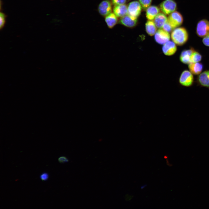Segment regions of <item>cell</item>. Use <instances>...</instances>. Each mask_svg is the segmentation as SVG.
<instances>
[{
  "label": "cell",
  "instance_id": "cell-15",
  "mask_svg": "<svg viewBox=\"0 0 209 209\" xmlns=\"http://www.w3.org/2000/svg\"><path fill=\"white\" fill-rule=\"evenodd\" d=\"M163 13H159L154 19V22L157 28H161L167 21V18Z\"/></svg>",
  "mask_w": 209,
  "mask_h": 209
},
{
  "label": "cell",
  "instance_id": "cell-2",
  "mask_svg": "<svg viewBox=\"0 0 209 209\" xmlns=\"http://www.w3.org/2000/svg\"><path fill=\"white\" fill-rule=\"evenodd\" d=\"M142 9L141 6L138 1H132L127 6V14L133 19H136L140 14Z\"/></svg>",
  "mask_w": 209,
  "mask_h": 209
},
{
  "label": "cell",
  "instance_id": "cell-23",
  "mask_svg": "<svg viewBox=\"0 0 209 209\" xmlns=\"http://www.w3.org/2000/svg\"><path fill=\"white\" fill-rule=\"evenodd\" d=\"M127 0H111L112 3L114 6L124 4Z\"/></svg>",
  "mask_w": 209,
  "mask_h": 209
},
{
  "label": "cell",
  "instance_id": "cell-24",
  "mask_svg": "<svg viewBox=\"0 0 209 209\" xmlns=\"http://www.w3.org/2000/svg\"><path fill=\"white\" fill-rule=\"evenodd\" d=\"M58 161L60 163H64L68 162L69 160L66 157L64 156H60L58 158Z\"/></svg>",
  "mask_w": 209,
  "mask_h": 209
},
{
  "label": "cell",
  "instance_id": "cell-10",
  "mask_svg": "<svg viewBox=\"0 0 209 209\" xmlns=\"http://www.w3.org/2000/svg\"><path fill=\"white\" fill-rule=\"evenodd\" d=\"M194 51L193 48L184 50L182 51L180 56V60L181 61L182 63L186 64H189L191 63L190 57Z\"/></svg>",
  "mask_w": 209,
  "mask_h": 209
},
{
  "label": "cell",
  "instance_id": "cell-21",
  "mask_svg": "<svg viewBox=\"0 0 209 209\" xmlns=\"http://www.w3.org/2000/svg\"><path fill=\"white\" fill-rule=\"evenodd\" d=\"M152 0H138V1L141 6L142 9L145 10L149 7Z\"/></svg>",
  "mask_w": 209,
  "mask_h": 209
},
{
  "label": "cell",
  "instance_id": "cell-16",
  "mask_svg": "<svg viewBox=\"0 0 209 209\" xmlns=\"http://www.w3.org/2000/svg\"><path fill=\"white\" fill-rule=\"evenodd\" d=\"M117 16L114 13L111 12L105 17V21L108 27L113 28L118 21Z\"/></svg>",
  "mask_w": 209,
  "mask_h": 209
},
{
  "label": "cell",
  "instance_id": "cell-7",
  "mask_svg": "<svg viewBox=\"0 0 209 209\" xmlns=\"http://www.w3.org/2000/svg\"><path fill=\"white\" fill-rule=\"evenodd\" d=\"M154 35L156 42L161 45H163L170 41V37L169 33L161 28L157 30Z\"/></svg>",
  "mask_w": 209,
  "mask_h": 209
},
{
  "label": "cell",
  "instance_id": "cell-19",
  "mask_svg": "<svg viewBox=\"0 0 209 209\" xmlns=\"http://www.w3.org/2000/svg\"><path fill=\"white\" fill-rule=\"evenodd\" d=\"M202 59V56L198 52L194 51L190 57L191 63H196L199 62L201 61Z\"/></svg>",
  "mask_w": 209,
  "mask_h": 209
},
{
  "label": "cell",
  "instance_id": "cell-8",
  "mask_svg": "<svg viewBox=\"0 0 209 209\" xmlns=\"http://www.w3.org/2000/svg\"><path fill=\"white\" fill-rule=\"evenodd\" d=\"M112 3L109 0H104L99 4L98 11L99 14L103 17H105L111 13L112 10Z\"/></svg>",
  "mask_w": 209,
  "mask_h": 209
},
{
  "label": "cell",
  "instance_id": "cell-13",
  "mask_svg": "<svg viewBox=\"0 0 209 209\" xmlns=\"http://www.w3.org/2000/svg\"><path fill=\"white\" fill-rule=\"evenodd\" d=\"M137 19L133 20L128 14L121 18L119 22L121 24L129 28L135 27L137 24Z\"/></svg>",
  "mask_w": 209,
  "mask_h": 209
},
{
  "label": "cell",
  "instance_id": "cell-26",
  "mask_svg": "<svg viewBox=\"0 0 209 209\" xmlns=\"http://www.w3.org/2000/svg\"><path fill=\"white\" fill-rule=\"evenodd\" d=\"M202 42L205 45L209 46V35L204 37L203 39Z\"/></svg>",
  "mask_w": 209,
  "mask_h": 209
},
{
  "label": "cell",
  "instance_id": "cell-9",
  "mask_svg": "<svg viewBox=\"0 0 209 209\" xmlns=\"http://www.w3.org/2000/svg\"><path fill=\"white\" fill-rule=\"evenodd\" d=\"M177 48L176 44L172 41H169L163 45L162 51L166 56H171L176 52Z\"/></svg>",
  "mask_w": 209,
  "mask_h": 209
},
{
  "label": "cell",
  "instance_id": "cell-14",
  "mask_svg": "<svg viewBox=\"0 0 209 209\" xmlns=\"http://www.w3.org/2000/svg\"><path fill=\"white\" fill-rule=\"evenodd\" d=\"M159 11L160 9L157 6H150L146 10V17L148 20H152L158 14Z\"/></svg>",
  "mask_w": 209,
  "mask_h": 209
},
{
  "label": "cell",
  "instance_id": "cell-22",
  "mask_svg": "<svg viewBox=\"0 0 209 209\" xmlns=\"http://www.w3.org/2000/svg\"><path fill=\"white\" fill-rule=\"evenodd\" d=\"M162 29L169 33L171 32L174 28L167 21L163 25Z\"/></svg>",
  "mask_w": 209,
  "mask_h": 209
},
{
  "label": "cell",
  "instance_id": "cell-12",
  "mask_svg": "<svg viewBox=\"0 0 209 209\" xmlns=\"http://www.w3.org/2000/svg\"><path fill=\"white\" fill-rule=\"evenodd\" d=\"M197 80L201 86L209 88V70L201 73L198 77Z\"/></svg>",
  "mask_w": 209,
  "mask_h": 209
},
{
  "label": "cell",
  "instance_id": "cell-3",
  "mask_svg": "<svg viewBox=\"0 0 209 209\" xmlns=\"http://www.w3.org/2000/svg\"><path fill=\"white\" fill-rule=\"evenodd\" d=\"M196 33L200 37H204L209 35V21L206 19L199 21L197 24Z\"/></svg>",
  "mask_w": 209,
  "mask_h": 209
},
{
  "label": "cell",
  "instance_id": "cell-11",
  "mask_svg": "<svg viewBox=\"0 0 209 209\" xmlns=\"http://www.w3.org/2000/svg\"><path fill=\"white\" fill-rule=\"evenodd\" d=\"M113 11L117 17L121 18L127 15V6L125 4L114 6Z\"/></svg>",
  "mask_w": 209,
  "mask_h": 209
},
{
  "label": "cell",
  "instance_id": "cell-1",
  "mask_svg": "<svg viewBox=\"0 0 209 209\" xmlns=\"http://www.w3.org/2000/svg\"><path fill=\"white\" fill-rule=\"evenodd\" d=\"M172 41L178 46H182L187 41L188 34L186 29L184 27H180L175 28L171 34Z\"/></svg>",
  "mask_w": 209,
  "mask_h": 209
},
{
  "label": "cell",
  "instance_id": "cell-25",
  "mask_svg": "<svg viewBox=\"0 0 209 209\" xmlns=\"http://www.w3.org/2000/svg\"><path fill=\"white\" fill-rule=\"evenodd\" d=\"M49 175L46 172H44L42 173L40 176V178L42 181H46L49 178Z\"/></svg>",
  "mask_w": 209,
  "mask_h": 209
},
{
  "label": "cell",
  "instance_id": "cell-5",
  "mask_svg": "<svg viewBox=\"0 0 209 209\" xmlns=\"http://www.w3.org/2000/svg\"><path fill=\"white\" fill-rule=\"evenodd\" d=\"M167 21L174 29L182 24L183 18L179 12L175 11L170 14Z\"/></svg>",
  "mask_w": 209,
  "mask_h": 209
},
{
  "label": "cell",
  "instance_id": "cell-17",
  "mask_svg": "<svg viewBox=\"0 0 209 209\" xmlns=\"http://www.w3.org/2000/svg\"><path fill=\"white\" fill-rule=\"evenodd\" d=\"M203 68L202 64L201 63H191L189 64L188 68L193 74L198 75L201 73Z\"/></svg>",
  "mask_w": 209,
  "mask_h": 209
},
{
  "label": "cell",
  "instance_id": "cell-6",
  "mask_svg": "<svg viewBox=\"0 0 209 209\" xmlns=\"http://www.w3.org/2000/svg\"><path fill=\"white\" fill-rule=\"evenodd\" d=\"M194 77L190 71L185 70L182 73L179 78V82L182 85L189 87L192 86L194 82Z\"/></svg>",
  "mask_w": 209,
  "mask_h": 209
},
{
  "label": "cell",
  "instance_id": "cell-20",
  "mask_svg": "<svg viewBox=\"0 0 209 209\" xmlns=\"http://www.w3.org/2000/svg\"><path fill=\"white\" fill-rule=\"evenodd\" d=\"M7 15L3 12L0 13V29L1 30L4 27L6 21Z\"/></svg>",
  "mask_w": 209,
  "mask_h": 209
},
{
  "label": "cell",
  "instance_id": "cell-4",
  "mask_svg": "<svg viewBox=\"0 0 209 209\" xmlns=\"http://www.w3.org/2000/svg\"><path fill=\"white\" fill-rule=\"evenodd\" d=\"M160 7L163 13L169 15L176 10L177 4L174 0H165L160 4Z\"/></svg>",
  "mask_w": 209,
  "mask_h": 209
},
{
  "label": "cell",
  "instance_id": "cell-18",
  "mask_svg": "<svg viewBox=\"0 0 209 209\" xmlns=\"http://www.w3.org/2000/svg\"><path fill=\"white\" fill-rule=\"evenodd\" d=\"M157 27L154 22L152 20H148L145 24V28L147 33L150 36L155 35L157 30Z\"/></svg>",
  "mask_w": 209,
  "mask_h": 209
}]
</instances>
